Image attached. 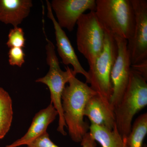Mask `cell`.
Listing matches in <instances>:
<instances>
[{"instance_id": "cell-1", "label": "cell", "mask_w": 147, "mask_h": 147, "mask_svg": "<svg viewBox=\"0 0 147 147\" xmlns=\"http://www.w3.org/2000/svg\"><path fill=\"white\" fill-rule=\"evenodd\" d=\"M74 75L65 86L62 95L64 119L69 134L75 143H81L89 126L84 121V110L88 101L97 93L88 84Z\"/></svg>"}, {"instance_id": "cell-2", "label": "cell", "mask_w": 147, "mask_h": 147, "mask_svg": "<svg viewBox=\"0 0 147 147\" xmlns=\"http://www.w3.org/2000/svg\"><path fill=\"white\" fill-rule=\"evenodd\" d=\"M95 12L105 30L127 40L133 36L135 15L131 0H96Z\"/></svg>"}, {"instance_id": "cell-3", "label": "cell", "mask_w": 147, "mask_h": 147, "mask_svg": "<svg viewBox=\"0 0 147 147\" xmlns=\"http://www.w3.org/2000/svg\"><path fill=\"white\" fill-rule=\"evenodd\" d=\"M147 80L131 68L128 86L114 110L116 126L124 138L131 131L134 116L147 105Z\"/></svg>"}, {"instance_id": "cell-4", "label": "cell", "mask_w": 147, "mask_h": 147, "mask_svg": "<svg viewBox=\"0 0 147 147\" xmlns=\"http://www.w3.org/2000/svg\"><path fill=\"white\" fill-rule=\"evenodd\" d=\"M46 40V61L49 66V70L45 76L38 78L36 80V82L45 84L49 88L51 103L57 111L59 117L57 130L65 136L67 133L65 130V127L67 126L63 117L62 95L66 84L68 83L72 76L76 74L72 68L68 66L65 67V71L62 70L55 52V45L47 37Z\"/></svg>"}, {"instance_id": "cell-5", "label": "cell", "mask_w": 147, "mask_h": 147, "mask_svg": "<svg viewBox=\"0 0 147 147\" xmlns=\"http://www.w3.org/2000/svg\"><path fill=\"white\" fill-rule=\"evenodd\" d=\"M105 32L102 52L89 66L88 72L90 87L97 94L109 101L113 93L111 71L117 57L118 48L115 36L106 31Z\"/></svg>"}, {"instance_id": "cell-6", "label": "cell", "mask_w": 147, "mask_h": 147, "mask_svg": "<svg viewBox=\"0 0 147 147\" xmlns=\"http://www.w3.org/2000/svg\"><path fill=\"white\" fill-rule=\"evenodd\" d=\"M76 45L89 66L102 52L105 32L95 11L84 13L77 21Z\"/></svg>"}, {"instance_id": "cell-7", "label": "cell", "mask_w": 147, "mask_h": 147, "mask_svg": "<svg viewBox=\"0 0 147 147\" xmlns=\"http://www.w3.org/2000/svg\"><path fill=\"white\" fill-rule=\"evenodd\" d=\"M135 15L134 34L127 40L131 66L147 61V1L131 0Z\"/></svg>"}, {"instance_id": "cell-8", "label": "cell", "mask_w": 147, "mask_h": 147, "mask_svg": "<svg viewBox=\"0 0 147 147\" xmlns=\"http://www.w3.org/2000/svg\"><path fill=\"white\" fill-rule=\"evenodd\" d=\"M114 36L117 44L118 53L111 71L113 93L109 102L115 110L120 102L128 86L131 63L127 49V40L117 36Z\"/></svg>"}, {"instance_id": "cell-9", "label": "cell", "mask_w": 147, "mask_h": 147, "mask_svg": "<svg viewBox=\"0 0 147 147\" xmlns=\"http://www.w3.org/2000/svg\"><path fill=\"white\" fill-rule=\"evenodd\" d=\"M50 4L59 26L70 32L86 11L96 9V0H53Z\"/></svg>"}, {"instance_id": "cell-10", "label": "cell", "mask_w": 147, "mask_h": 147, "mask_svg": "<svg viewBox=\"0 0 147 147\" xmlns=\"http://www.w3.org/2000/svg\"><path fill=\"white\" fill-rule=\"evenodd\" d=\"M46 4L47 17L53 23L55 30L57 49L63 63L67 65H71L73 67V69L75 73L76 74H80L84 75L86 79V84H89V76L88 71L83 68L68 37L63 29L58 24L53 14L50 2L46 1Z\"/></svg>"}, {"instance_id": "cell-11", "label": "cell", "mask_w": 147, "mask_h": 147, "mask_svg": "<svg viewBox=\"0 0 147 147\" xmlns=\"http://www.w3.org/2000/svg\"><path fill=\"white\" fill-rule=\"evenodd\" d=\"M84 116L95 125L112 130L115 126L114 108L106 100L96 94L88 100L84 110Z\"/></svg>"}, {"instance_id": "cell-12", "label": "cell", "mask_w": 147, "mask_h": 147, "mask_svg": "<svg viewBox=\"0 0 147 147\" xmlns=\"http://www.w3.org/2000/svg\"><path fill=\"white\" fill-rule=\"evenodd\" d=\"M57 115V111L50 102L47 108L36 114L28 130L23 137L5 147H18L28 144L46 132L49 125L55 121Z\"/></svg>"}, {"instance_id": "cell-13", "label": "cell", "mask_w": 147, "mask_h": 147, "mask_svg": "<svg viewBox=\"0 0 147 147\" xmlns=\"http://www.w3.org/2000/svg\"><path fill=\"white\" fill-rule=\"evenodd\" d=\"M32 6L31 0H0V21L17 27L28 16Z\"/></svg>"}, {"instance_id": "cell-14", "label": "cell", "mask_w": 147, "mask_h": 147, "mask_svg": "<svg viewBox=\"0 0 147 147\" xmlns=\"http://www.w3.org/2000/svg\"><path fill=\"white\" fill-rule=\"evenodd\" d=\"M89 133L92 139L102 147H125V139L120 134L117 127L112 130L91 124Z\"/></svg>"}, {"instance_id": "cell-15", "label": "cell", "mask_w": 147, "mask_h": 147, "mask_svg": "<svg viewBox=\"0 0 147 147\" xmlns=\"http://www.w3.org/2000/svg\"><path fill=\"white\" fill-rule=\"evenodd\" d=\"M13 112L11 97L0 87V139H3L10 129Z\"/></svg>"}, {"instance_id": "cell-16", "label": "cell", "mask_w": 147, "mask_h": 147, "mask_svg": "<svg viewBox=\"0 0 147 147\" xmlns=\"http://www.w3.org/2000/svg\"><path fill=\"white\" fill-rule=\"evenodd\" d=\"M147 133V113L140 115L132 125L131 130L124 138L125 147H142Z\"/></svg>"}, {"instance_id": "cell-17", "label": "cell", "mask_w": 147, "mask_h": 147, "mask_svg": "<svg viewBox=\"0 0 147 147\" xmlns=\"http://www.w3.org/2000/svg\"><path fill=\"white\" fill-rule=\"evenodd\" d=\"M8 39L6 45L9 48L25 47L26 39L23 29L18 26L11 29L8 34Z\"/></svg>"}, {"instance_id": "cell-18", "label": "cell", "mask_w": 147, "mask_h": 147, "mask_svg": "<svg viewBox=\"0 0 147 147\" xmlns=\"http://www.w3.org/2000/svg\"><path fill=\"white\" fill-rule=\"evenodd\" d=\"M9 62L11 66L21 67L25 63V54L23 48L13 47L10 48L8 53Z\"/></svg>"}, {"instance_id": "cell-19", "label": "cell", "mask_w": 147, "mask_h": 147, "mask_svg": "<svg viewBox=\"0 0 147 147\" xmlns=\"http://www.w3.org/2000/svg\"><path fill=\"white\" fill-rule=\"evenodd\" d=\"M27 146V147H60L51 141L47 131Z\"/></svg>"}, {"instance_id": "cell-20", "label": "cell", "mask_w": 147, "mask_h": 147, "mask_svg": "<svg viewBox=\"0 0 147 147\" xmlns=\"http://www.w3.org/2000/svg\"><path fill=\"white\" fill-rule=\"evenodd\" d=\"M131 68L147 80V61L131 66Z\"/></svg>"}, {"instance_id": "cell-21", "label": "cell", "mask_w": 147, "mask_h": 147, "mask_svg": "<svg viewBox=\"0 0 147 147\" xmlns=\"http://www.w3.org/2000/svg\"><path fill=\"white\" fill-rule=\"evenodd\" d=\"M81 145L82 147H96V143L88 132L83 137Z\"/></svg>"}]
</instances>
